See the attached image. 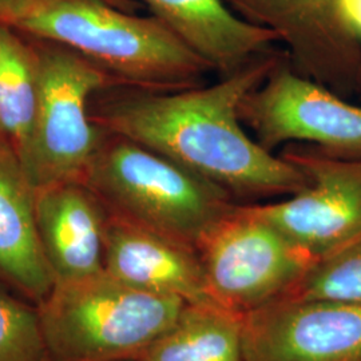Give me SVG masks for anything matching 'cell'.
Listing matches in <instances>:
<instances>
[{
  "label": "cell",
  "instance_id": "14",
  "mask_svg": "<svg viewBox=\"0 0 361 361\" xmlns=\"http://www.w3.org/2000/svg\"><path fill=\"white\" fill-rule=\"evenodd\" d=\"M37 193L13 146L0 137V284L38 305L55 280L39 243Z\"/></svg>",
  "mask_w": 361,
  "mask_h": 361
},
{
  "label": "cell",
  "instance_id": "16",
  "mask_svg": "<svg viewBox=\"0 0 361 361\" xmlns=\"http://www.w3.org/2000/svg\"><path fill=\"white\" fill-rule=\"evenodd\" d=\"M38 86L39 55L34 40L0 22V134L16 154L32 126Z\"/></svg>",
  "mask_w": 361,
  "mask_h": 361
},
{
  "label": "cell",
  "instance_id": "9",
  "mask_svg": "<svg viewBox=\"0 0 361 361\" xmlns=\"http://www.w3.org/2000/svg\"><path fill=\"white\" fill-rule=\"evenodd\" d=\"M246 22L271 30L300 74L335 92L355 90L360 42L343 25L336 0H224Z\"/></svg>",
  "mask_w": 361,
  "mask_h": 361
},
{
  "label": "cell",
  "instance_id": "8",
  "mask_svg": "<svg viewBox=\"0 0 361 361\" xmlns=\"http://www.w3.org/2000/svg\"><path fill=\"white\" fill-rule=\"evenodd\" d=\"M240 118L271 153L289 143H307L332 154L361 157V106L300 74L288 52L244 98Z\"/></svg>",
  "mask_w": 361,
  "mask_h": 361
},
{
  "label": "cell",
  "instance_id": "21",
  "mask_svg": "<svg viewBox=\"0 0 361 361\" xmlns=\"http://www.w3.org/2000/svg\"><path fill=\"white\" fill-rule=\"evenodd\" d=\"M104 1L126 13H137V11L142 7V4L137 0H104Z\"/></svg>",
  "mask_w": 361,
  "mask_h": 361
},
{
  "label": "cell",
  "instance_id": "13",
  "mask_svg": "<svg viewBox=\"0 0 361 361\" xmlns=\"http://www.w3.org/2000/svg\"><path fill=\"white\" fill-rule=\"evenodd\" d=\"M212 67L228 77L271 51L277 35L240 18L224 0H137Z\"/></svg>",
  "mask_w": 361,
  "mask_h": 361
},
{
  "label": "cell",
  "instance_id": "20",
  "mask_svg": "<svg viewBox=\"0 0 361 361\" xmlns=\"http://www.w3.org/2000/svg\"><path fill=\"white\" fill-rule=\"evenodd\" d=\"M31 0H0V22L13 25Z\"/></svg>",
  "mask_w": 361,
  "mask_h": 361
},
{
  "label": "cell",
  "instance_id": "2",
  "mask_svg": "<svg viewBox=\"0 0 361 361\" xmlns=\"http://www.w3.org/2000/svg\"><path fill=\"white\" fill-rule=\"evenodd\" d=\"M10 26L77 51L118 86L185 90L205 85L213 73L155 16L104 0H31Z\"/></svg>",
  "mask_w": 361,
  "mask_h": 361
},
{
  "label": "cell",
  "instance_id": "5",
  "mask_svg": "<svg viewBox=\"0 0 361 361\" xmlns=\"http://www.w3.org/2000/svg\"><path fill=\"white\" fill-rule=\"evenodd\" d=\"M32 40L39 55L38 99L18 157L39 190L82 178L104 135L91 119V99L118 85L77 51L50 40Z\"/></svg>",
  "mask_w": 361,
  "mask_h": 361
},
{
  "label": "cell",
  "instance_id": "1",
  "mask_svg": "<svg viewBox=\"0 0 361 361\" xmlns=\"http://www.w3.org/2000/svg\"><path fill=\"white\" fill-rule=\"evenodd\" d=\"M273 49L245 67L185 90L110 86L90 102L101 129L140 143L240 200L289 197L308 180L280 154L259 146L240 118V106L280 63Z\"/></svg>",
  "mask_w": 361,
  "mask_h": 361
},
{
  "label": "cell",
  "instance_id": "22",
  "mask_svg": "<svg viewBox=\"0 0 361 361\" xmlns=\"http://www.w3.org/2000/svg\"><path fill=\"white\" fill-rule=\"evenodd\" d=\"M355 90L359 91L361 95V66L359 68V73H357V77H356V85H355Z\"/></svg>",
  "mask_w": 361,
  "mask_h": 361
},
{
  "label": "cell",
  "instance_id": "6",
  "mask_svg": "<svg viewBox=\"0 0 361 361\" xmlns=\"http://www.w3.org/2000/svg\"><path fill=\"white\" fill-rule=\"evenodd\" d=\"M198 255L213 298L240 314L284 298L316 262L249 204L222 219Z\"/></svg>",
  "mask_w": 361,
  "mask_h": 361
},
{
  "label": "cell",
  "instance_id": "7",
  "mask_svg": "<svg viewBox=\"0 0 361 361\" xmlns=\"http://www.w3.org/2000/svg\"><path fill=\"white\" fill-rule=\"evenodd\" d=\"M280 155L308 185L267 204H249L261 219L314 261L361 238V157L332 154L307 143H289Z\"/></svg>",
  "mask_w": 361,
  "mask_h": 361
},
{
  "label": "cell",
  "instance_id": "18",
  "mask_svg": "<svg viewBox=\"0 0 361 361\" xmlns=\"http://www.w3.org/2000/svg\"><path fill=\"white\" fill-rule=\"evenodd\" d=\"M0 361H52L38 310L0 285Z\"/></svg>",
  "mask_w": 361,
  "mask_h": 361
},
{
  "label": "cell",
  "instance_id": "10",
  "mask_svg": "<svg viewBox=\"0 0 361 361\" xmlns=\"http://www.w3.org/2000/svg\"><path fill=\"white\" fill-rule=\"evenodd\" d=\"M245 361H361V304L279 300L244 314Z\"/></svg>",
  "mask_w": 361,
  "mask_h": 361
},
{
  "label": "cell",
  "instance_id": "12",
  "mask_svg": "<svg viewBox=\"0 0 361 361\" xmlns=\"http://www.w3.org/2000/svg\"><path fill=\"white\" fill-rule=\"evenodd\" d=\"M35 219L39 243L55 283L104 271L107 212L83 180L39 189Z\"/></svg>",
  "mask_w": 361,
  "mask_h": 361
},
{
  "label": "cell",
  "instance_id": "17",
  "mask_svg": "<svg viewBox=\"0 0 361 361\" xmlns=\"http://www.w3.org/2000/svg\"><path fill=\"white\" fill-rule=\"evenodd\" d=\"M281 300L361 304V238L316 261Z\"/></svg>",
  "mask_w": 361,
  "mask_h": 361
},
{
  "label": "cell",
  "instance_id": "3",
  "mask_svg": "<svg viewBox=\"0 0 361 361\" xmlns=\"http://www.w3.org/2000/svg\"><path fill=\"white\" fill-rule=\"evenodd\" d=\"M80 180L109 216L197 252L207 234L241 204L188 169L107 131Z\"/></svg>",
  "mask_w": 361,
  "mask_h": 361
},
{
  "label": "cell",
  "instance_id": "15",
  "mask_svg": "<svg viewBox=\"0 0 361 361\" xmlns=\"http://www.w3.org/2000/svg\"><path fill=\"white\" fill-rule=\"evenodd\" d=\"M243 320L217 304H186L168 332L133 361H245Z\"/></svg>",
  "mask_w": 361,
  "mask_h": 361
},
{
  "label": "cell",
  "instance_id": "19",
  "mask_svg": "<svg viewBox=\"0 0 361 361\" xmlns=\"http://www.w3.org/2000/svg\"><path fill=\"white\" fill-rule=\"evenodd\" d=\"M337 13L349 32L361 40V0H336Z\"/></svg>",
  "mask_w": 361,
  "mask_h": 361
},
{
  "label": "cell",
  "instance_id": "4",
  "mask_svg": "<svg viewBox=\"0 0 361 361\" xmlns=\"http://www.w3.org/2000/svg\"><path fill=\"white\" fill-rule=\"evenodd\" d=\"M185 305L104 271L55 283L37 310L52 361H133L168 332Z\"/></svg>",
  "mask_w": 361,
  "mask_h": 361
},
{
  "label": "cell",
  "instance_id": "11",
  "mask_svg": "<svg viewBox=\"0 0 361 361\" xmlns=\"http://www.w3.org/2000/svg\"><path fill=\"white\" fill-rule=\"evenodd\" d=\"M104 271L116 280L183 302L217 304L197 250L107 214Z\"/></svg>",
  "mask_w": 361,
  "mask_h": 361
},
{
  "label": "cell",
  "instance_id": "23",
  "mask_svg": "<svg viewBox=\"0 0 361 361\" xmlns=\"http://www.w3.org/2000/svg\"><path fill=\"white\" fill-rule=\"evenodd\" d=\"M0 137H1V134H0Z\"/></svg>",
  "mask_w": 361,
  "mask_h": 361
}]
</instances>
